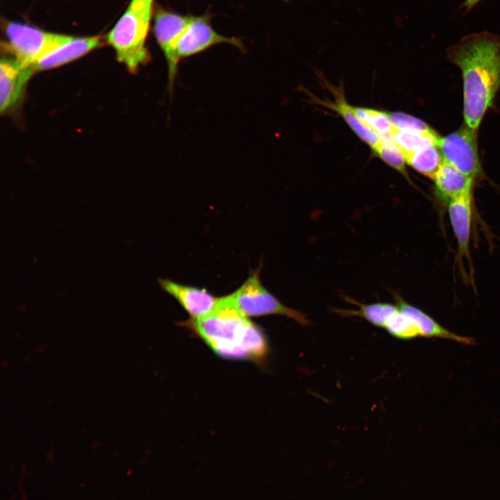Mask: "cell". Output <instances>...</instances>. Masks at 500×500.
<instances>
[{
  "label": "cell",
  "mask_w": 500,
  "mask_h": 500,
  "mask_svg": "<svg viewBox=\"0 0 500 500\" xmlns=\"http://www.w3.org/2000/svg\"><path fill=\"white\" fill-rule=\"evenodd\" d=\"M406 162L419 173L433 179L444 158L437 145H430L404 156Z\"/></svg>",
  "instance_id": "16"
},
{
  "label": "cell",
  "mask_w": 500,
  "mask_h": 500,
  "mask_svg": "<svg viewBox=\"0 0 500 500\" xmlns=\"http://www.w3.org/2000/svg\"><path fill=\"white\" fill-rule=\"evenodd\" d=\"M438 198L447 203L472 193L474 178L443 160L433 178Z\"/></svg>",
  "instance_id": "13"
},
{
  "label": "cell",
  "mask_w": 500,
  "mask_h": 500,
  "mask_svg": "<svg viewBox=\"0 0 500 500\" xmlns=\"http://www.w3.org/2000/svg\"><path fill=\"white\" fill-rule=\"evenodd\" d=\"M393 297L398 308L412 319L418 328L421 336L448 339L465 344H474L473 338L451 332L424 311L405 301L400 295L394 294Z\"/></svg>",
  "instance_id": "14"
},
{
  "label": "cell",
  "mask_w": 500,
  "mask_h": 500,
  "mask_svg": "<svg viewBox=\"0 0 500 500\" xmlns=\"http://www.w3.org/2000/svg\"><path fill=\"white\" fill-rule=\"evenodd\" d=\"M447 54L462 73L465 124L478 131L500 88V35L487 31L465 35Z\"/></svg>",
  "instance_id": "1"
},
{
  "label": "cell",
  "mask_w": 500,
  "mask_h": 500,
  "mask_svg": "<svg viewBox=\"0 0 500 500\" xmlns=\"http://www.w3.org/2000/svg\"><path fill=\"white\" fill-rule=\"evenodd\" d=\"M158 282L162 289L172 296L192 319L210 312L219 299L206 289L182 285L169 279L160 278Z\"/></svg>",
  "instance_id": "10"
},
{
  "label": "cell",
  "mask_w": 500,
  "mask_h": 500,
  "mask_svg": "<svg viewBox=\"0 0 500 500\" xmlns=\"http://www.w3.org/2000/svg\"><path fill=\"white\" fill-rule=\"evenodd\" d=\"M477 131L465 124L456 131L441 138L438 144L444 160L472 178L481 174Z\"/></svg>",
  "instance_id": "6"
},
{
  "label": "cell",
  "mask_w": 500,
  "mask_h": 500,
  "mask_svg": "<svg viewBox=\"0 0 500 500\" xmlns=\"http://www.w3.org/2000/svg\"><path fill=\"white\" fill-rule=\"evenodd\" d=\"M393 126L399 130L417 133L439 136V134L426 123L413 116L403 112L390 114Z\"/></svg>",
  "instance_id": "22"
},
{
  "label": "cell",
  "mask_w": 500,
  "mask_h": 500,
  "mask_svg": "<svg viewBox=\"0 0 500 500\" xmlns=\"http://www.w3.org/2000/svg\"><path fill=\"white\" fill-rule=\"evenodd\" d=\"M184 324L222 358L261 362L268 353L267 340L260 328L240 313L228 295L219 298L208 314Z\"/></svg>",
  "instance_id": "2"
},
{
  "label": "cell",
  "mask_w": 500,
  "mask_h": 500,
  "mask_svg": "<svg viewBox=\"0 0 500 500\" xmlns=\"http://www.w3.org/2000/svg\"><path fill=\"white\" fill-rule=\"evenodd\" d=\"M450 222L458 244L457 261L466 260L472 269L469 240L472 223V193L448 203Z\"/></svg>",
  "instance_id": "11"
},
{
  "label": "cell",
  "mask_w": 500,
  "mask_h": 500,
  "mask_svg": "<svg viewBox=\"0 0 500 500\" xmlns=\"http://www.w3.org/2000/svg\"><path fill=\"white\" fill-rule=\"evenodd\" d=\"M356 310H336V312L345 316H358L364 318L374 326L384 328L390 318L399 308L397 305L387 303H374L359 304Z\"/></svg>",
  "instance_id": "17"
},
{
  "label": "cell",
  "mask_w": 500,
  "mask_h": 500,
  "mask_svg": "<svg viewBox=\"0 0 500 500\" xmlns=\"http://www.w3.org/2000/svg\"><path fill=\"white\" fill-rule=\"evenodd\" d=\"M154 0H131L129 8L151 15Z\"/></svg>",
  "instance_id": "23"
},
{
  "label": "cell",
  "mask_w": 500,
  "mask_h": 500,
  "mask_svg": "<svg viewBox=\"0 0 500 500\" xmlns=\"http://www.w3.org/2000/svg\"><path fill=\"white\" fill-rule=\"evenodd\" d=\"M99 36L70 38L43 56L33 67V72L60 67L87 54L101 44Z\"/></svg>",
  "instance_id": "12"
},
{
  "label": "cell",
  "mask_w": 500,
  "mask_h": 500,
  "mask_svg": "<svg viewBox=\"0 0 500 500\" xmlns=\"http://www.w3.org/2000/svg\"><path fill=\"white\" fill-rule=\"evenodd\" d=\"M6 47L14 56L13 59L32 69L43 56L70 38L16 22L6 25Z\"/></svg>",
  "instance_id": "5"
},
{
  "label": "cell",
  "mask_w": 500,
  "mask_h": 500,
  "mask_svg": "<svg viewBox=\"0 0 500 500\" xmlns=\"http://www.w3.org/2000/svg\"><path fill=\"white\" fill-rule=\"evenodd\" d=\"M392 137L403 156L430 145H437L442 137L431 136L394 128Z\"/></svg>",
  "instance_id": "19"
},
{
  "label": "cell",
  "mask_w": 500,
  "mask_h": 500,
  "mask_svg": "<svg viewBox=\"0 0 500 500\" xmlns=\"http://www.w3.org/2000/svg\"><path fill=\"white\" fill-rule=\"evenodd\" d=\"M283 1H290V0H283Z\"/></svg>",
  "instance_id": "25"
},
{
  "label": "cell",
  "mask_w": 500,
  "mask_h": 500,
  "mask_svg": "<svg viewBox=\"0 0 500 500\" xmlns=\"http://www.w3.org/2000/svg\"><path fill=\"white\" fill-rule=\"evenodd\" d=\"M33 70L14 59L2 58L0 63V111L6 113L22 99Z\"/></svg>",
  "instance_id": "9"
},
{
  "label": "cell",
  "mask_w": 500,
  "mask_h": 500,
  "mask_svg": "<svg viewBox=\"0 0 500 500\" xmlns=\"http://www.w3.org/2000/svg\"><path fill=\"white\" fill-rule=\"evenodd\" d=\"M229 44L243 49L240 40L228 38L214 30L207 15L190 16L189 22L176 44V57L180 62L219 44Z\"/></svg>",
  "instance_id": "8"
},
{
  "label": "cell",
  "mask_w": 500,
  "mask_h": 500,
  "mask_svg": "<svg viewBox=\"0 0 500 500\" xmlns=\"http://www.w3.org/2000/svg\"><path fill=\"white\" fill-rule=\"evenodd\" d=\"M151 15L128 7L107 36L117 59L131 73L150 60L146 46Z\"/></svg>",
  "instance_id": "3"
},
{
  "label": "cell",
  "mask_w": 500,
  "mask_h": 500,
  "mask_svg": "<svg viewBox=\"0 0 500 500\" xmlns=\"http://www.w3.org/2000/svg\"><path fill=\"white\" fill-rule=\"evenodd\" d=\"M373 151L385 162L400 172L409 181L406 170L405 158L392 137L381 138L378 146Z\"/></svg>",
  "instance_id": "20"
},
{
  "label": "cell",
  "mask_w": 500,
  "mask_h": 500,
  "mask_svg": "<svg viewBox=\"0 0 500 500\" xmlns=\"http://www.w3.org/2000/svg\"><path fill=\"white\" fill-rule=\"evenodd\" d=\"M482 0H465L461 7L464 8L467 12L470 11Z\"/></svg>",
  "instance_id": "24"
},
{
  "label": "cell",
  "mask_w": 500,
  "mask_h": 500,
  "mask_svg": "<svg viewBox=\"0 0 500 500\" xmlns=\"http://www.w3.org/2000/svg\"><path fill=\"white\" fill-rule=\"evenodd\" d=\"M229 297L235 308L246 317L281 315L299 324L308 326L310 322L303 312L283 304L262 285L260 268L253 271L245 282Z\"/></svg>",
  "instance_id": "4"
},
{
  "label": "cell",
  "mask_w": 500,
  "mask_h": 500,
  "mask_svg": "<svg viewBox=\"0 0 500 500\" xmlns=\"http://www.w3.org/2000/svg\"><path fill=\"white\" fill-rule=\"evenodd\" d=\"M385 328L390 335L401 340H410L421 336L415 323L399 309L390 318Z\"/></svg>",
  "instance_id": "21"
},
{
  "label": "cell",
  "mask_w": 500,
  "mask_h": 500,
  "mask_svg": "<svg viewBox=\"0 0 500 500\" xmlns=\"http://www.w3.org/2000/svg\"><path fill=\"white\" fill-rule=\"evenodd\" d=\"M335 94V102L327 103L328 107L342 117L357 135L374 150L378 146L381 138L356 117L353 106L347 103L342 93L337 92Z\"/></svg>",
  "instance_id": "15"
},
{
  "label": "cell",
  "mask_w": 500,
  "mask_h": 500,
  "mask_svg": "<svg viewBox=\"0 0 500 500\" xmlns=\"http://www.w3.org/2000/svg\"><path fill=\"white\" fill-rule=\"evenodd\" d=\"M190 16L159 8L155 14L153 33L167 64L168 86L172 92L178 72V60L176 48L179 38L185 29Z\"/></svg>",
  "instance_id": "7"
},
{
  "label": "cell",
  "mask_w": 500,
  "mask_h": 500,
  "mask_svg": "<svg viewBox=\"0 0 500 500\" xmlns=\"http://www.w3.org/2000/svg\"><path fill=\"white\" fill-rule=\"evenodd\" d=\"M356 117L380 138H390L394 130V126L390 114L377 110L353 107Z\"/></svg>",
  "instance_id": "18"
}]
</instances>
